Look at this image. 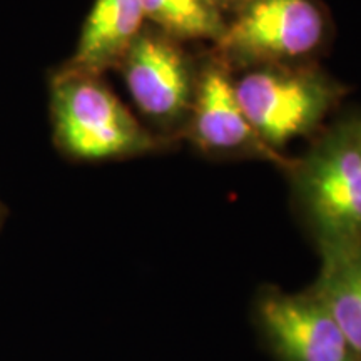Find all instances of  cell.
Wrapping results in <instances>:
<instances>
[{"mask_svg":"<svg viewBox=\"0 0 361 361\" xmlns=\"http://www.w3.org/2000/svg\"><path fill=\"white\" fill-rule=\"evenodd\" d=\"M318 251L361 243V119L338 121L286 171Z\"/></svg>","mask_w":361,"mask_h":361,"instance_id":"6da1fadb","label":"cell"},{"mask_svg":"<svg viewBox=\"0 0 361 361\" xmlns=\"http://www.w3.org/2000/svg\"><path fill=\"white\" fill-rule=\"evenodd\" d=\"M51 111L57 146L72 159H124L159 151L171 141L139 123L101 75L64 67L52 80Z\"/></svg>","mask_w":361,"mask_h":361,"instance_id":"7a4b0ae2","label":"cell"},{"mask_svg":"<svg viewBox=\"0 0 361 361\" xmlns=\"http://www.w3.org/2000/svg\"><path fill=\"white\" fill-rule=\"evenodd\" d=\"M234 84L252 129L279 154L322 128L345 96V87L310 61L250 67Z\"/></svg>","mask_w":361,"mask_h":361,"instance_id":"3957f363","label":"cell"},{"mask_svg":"<svg viewBox=\"0 0 361 361\" xmlns=\"http://www.w3.org/2000/svg\"><path fill=\"white\" fill-rule=\"evenodd\" d=\"M318 0H246L226 17L214 54L231 69L308 62L328 39Z\"/></svg>","mask_w":361,"mask_h":361,"instance_id":"277c9868","label":"cell"},{"mask_svg":"<svg viewBox=\"0 0 361 361\" xmlns=\"http://www.w3.org/2000/svg\"><path fill=\"white\" fill-rule=\"evenodd\" d=\"M117 67L137 109L161 135H183L197 75V62L183 42L146 24Z\"/></svg>","mask_w":361,"mask_h":361,"instance_id":"5b68a950","label":"cell"},{"mask_svg":"<svg viewBox=\"0 0 361 361\" xmlns=\"http://www.w3.org/2000/svg\"><path fill=\"white\" fill-rule=\"evenodd\" d=\"M183 135L209 157L258 159L284 171L291 168L293 159L269 149L252 129L239 104L233 69L214 52L197 62L196 89Z\"/></svg>","mask_w":361,"mask_h":361,"instance_id":"8992f818","label":"cell"},{"mask_svg":"<svg viewBox=\"0 0 361 361\" xmlns=\"http://www.w3.org/2000/svg\"><path fill=\"white\" fill-rule=\"evenodd\" d=\"M255 322L276 361H360L313 288H264L256 296Z\"/></svg>","mask_w":361,"mask_h":361,"instance_id":"52a82bcc","label":"cell"},{"mask_svg":"<svg viewBox=\"0 0 361 361\" xmlns=\"http://www.w3.org/2000/svg\"><path fill=\"white\" fill-rule=\"evenodd\" d=\"M146 24L142 0H94L66 69L101 75L117 67Z\"/></svg>","mask_w":361,"mask_h":361,"instance_id":"ba28073f","label":"cell"},{"mask_svg":"<svg viewBox=\"0 0 361 361\" xmlns=\"http://www.w3.org/2000/svg\"><path fill=\"white\" fill-rule=\"evenodd\" d=\"M316 291L361 361V243L318 251Z\"/></svg>","mask_w":361,"mask_h":361,"instance_id":"9c48e42d","label":"cell"},{"mask_svg":"<svg viewBox=\"0 0 361 361\" xmlns=\"http://www.w3.org/2000/svg\"><path fill=\"white\" fill-rule=\"evenodd\" d=\"M146 22L179 42H216L224 30V17L207 0H142Z\"/></svg>","mask_w":361,"mask_h":361,"instance_id":"30bf717a","label":"cell"},{"mask_svg":"<svg viewBox=\"0 0 361 361\" xmlns=\"http://www.w3.org/2000/svg\"><path fill=\"white\" fill-rule=\"evenodd\" d=\"M246 0H207V4H209L213 8H216V11L224 17V20L226 17L231 16V13L236 11L239 6H243Z\"/></svg>","mask_w":361,"mask_h":361,"instance_id":"8fae6325","label":"cell"},{"mask_svg":"<svg viewBox=\"0 0 361 361\" xmlns=\"http://www.w3.org/2000/svg\"><path fill=\"white\" fill-rule=\"evenodd\" d=\"M360 119H361V116H360Z\"/></svg>","mask_w":361,"mask_h":361,"instance_id":"7c38bea8","label":"cell"}]
</instances>
